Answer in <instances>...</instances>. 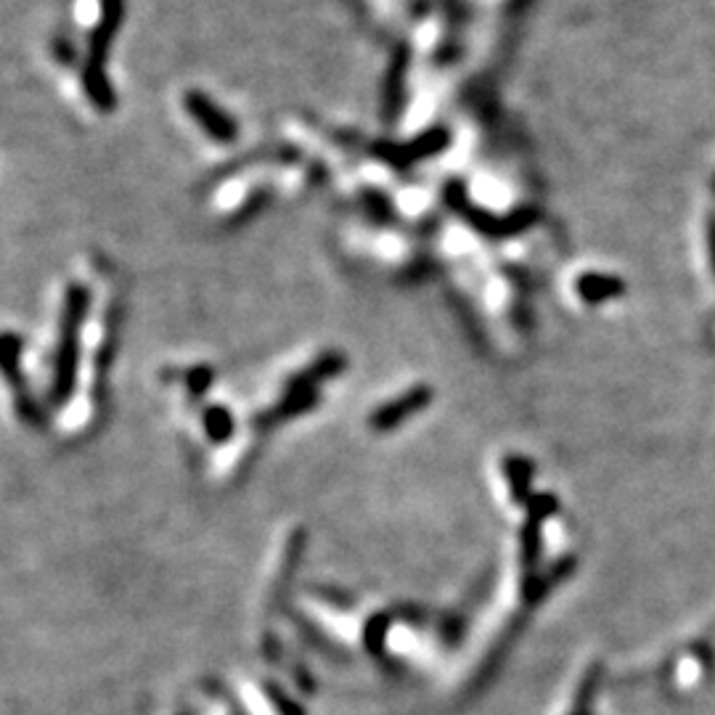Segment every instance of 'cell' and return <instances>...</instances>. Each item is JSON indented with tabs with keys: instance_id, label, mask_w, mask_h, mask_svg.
<instances>
[{
	"instance_id": "obj_1",
	"label": "cell",
	"mask_w": 715,
	"mask_h": 715,
	"mask_svg": "<svg viewBox=\"0 0 715 715\" xmlns=\"http://www.w3.org/2000/svg\"><path fill=\"white\" fill-rule=\"evenodd\" d=\"M91 305V294L80 284H72L64 294V313H61V332L56 358H53V400H67L75 384L77 355H80V326Z\"/></svg>"
},
{
	"instance_id": "obj_2",
	"label": "cell",
	"mask_w": 715,
	"mask_h": 715,
	"mask_svg": "<svg viewBox=\"0 0 715 715\" xmlns=\"http://www.w3.org/2000/svg\"><path fill=\"white\" fill-rule=\"evenodd\" d=\"M120 19L122 0H104L101 19H98L96 30L91 32V40H88V61H85L83 69V83L85 91H88V98H91L101 112H112L114 104H117L112 83H109V77H106V59H109V51H112Z\"/></svg>"
},
{
	"instance_id": "obj_3",
	"label": "cell",
	"mask_w": 715,
	"mask_h": 715,
	"mask_svg": "<svg viewBox=\"0 0 715 715\" xmlns=\"http://www.w3.org/2000/svg\"><path fill=\"white\" fill-rule=\"evenodd\" d=\"M183 104H186V112L191 114V120H194L196 125L212 138V141L234 143L236 138H239L236 122L231 120V117H228V114L223 112L210 96H204L202 91L186 93Z\"/></svg>"
},
{
	"instance_id": "obj_4",
	"label": "cell",
	"mask_w": 715,
	"mask_h": 715,
	"mask_svg": "<svg viewBox=\"0 0 715 715\" xmlns=\"http://www.w3.org/2000/svg\"><path fill=\"white\" fill-rule=\"evenodd\" d=\"M448 141H451V136L443 128H435L408 143H379L377 154L384 162H390V165L408 167L414 165V162H422V159L437 157L448 146Z\"/></svg>"
},
{
	"instance_id": "obj_5",
	"label": "cell",
	"mask_w": 715,
	"mask_h": 715,
	"mask_svg": "<svg viewBox=\"0 0 715 715\" xmlns=\"http://www.w3.org/2000/svg\"><path fill=\"white\" fill-rule=\"evenodd\" d=\"M578 294L588 305H602V302L618 297V294L625 292L623 279L618 276H610V273H583L575 284Z\"/></svg>"
},
{
	"instance_id": "obj_6",
	"label": "cell",
	"mask_w": 715,
	"mask_h": 715,
	"mask_svg": "<svg viewBox=\"0 0 715 715\" xmlns=\"http://www.w3.org/2000/svg\"><path fill=\"white\" fill-rule=\"evenodd\" d=\"M19 358H22V337L14 332L0 334V371L14 384H19Z\"/></svg>"
},
{
	"instance_id": "obj_7",
	"label": "cell",
	"mask_w": 715,
	"mask_h": 715,
	"mask_svg": "<svg viewBox=\"0 0 715 715\" xmlns=\"http://www.w3.org/2000/svg\"><path fill=\"white\" fill-rule=\"evenodd\" d=\"M204 427H207V435L215 440V443H223L231 432H234V419L228 414L223 406H212L207 414H204Z\"/></svg>"
},
{
	"instance_id": "obj_8",
	"label": "cell",
	"mask_w": 715,
	"mask_h": 715,
	"mask_svg": "<svg viewBox=\"0 0 715 715\" xmlns=\"http://www.w3.org/2000/svg\"><path fill=\"white\" fill-rule=\"evenodd\" d=\"M403 75H406V67H403L400 61H395V67H392V77L387 80V91H390V96H387V109H390V117H395V114H398L400 96H403Z\"/></svg>"
},
{
	"instance_id": "obj_9",
	"label": "cell",
	"mask_w": 715,
	"mask_h": 715,
	"mask_svg": "<svg viewBox=\"0 0 715 715\" xmlns=\"http://www.w3.org/2000/svg\"><path fill=\"white\" fill-rule=\"evenodd\" d=\"M210 382H212V369H207V366H196V369L189 371V390L191 395H196V398L207 392Z\"/></svg>"
},
{
	"instance_id": "obj_10",
	"label": "cell",
	"mask_w": 715,
	"mask_h": 715,
	"mask_svg": "<svg viewBox=\"0 0 715 715\" xmlns=\"http://www.w3.org/2000/svg\"><path fill=\"white\" fill-rule=\"evenodd\" d=\"M708 252H710V265L715 273V215L708 220Z\"/></svg>"
},
{
	"instance_id": "obj_11",
	"label": "cell",
	"mask_w": 715,
	"mask_h": 715,
	"mask_svg": "<svg viewBox=\"0 0 715 715\" xmlns=\"http://www.w3.org/2000/svg\"><path fill=\"white\" fill-rule=\"evenodd\" d=\"M713 189H715V183H713Z\"/></svg>"
}]
</instances>
